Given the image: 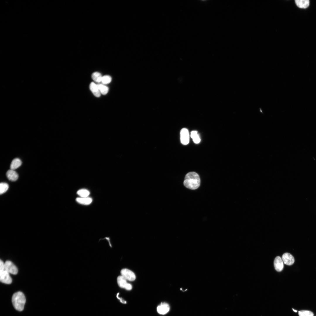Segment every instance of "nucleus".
Returning a JSON list of instances; mask_svg holds the SVG:
<instances>
[{"instance_id":"1","label":"nucleus","mask_w":316,"mask_h":316,"mask_svg":"<svg viewBox=\"0 0 316 316\" xmlns=\"http://www.w3.org/2000/svg\"><path fill=\"white\" fill-rule=\"evenodd\" d=\"M200 184V177L196 173L190 172L186 175L183 184L187 188L191 190H195L199 187Z\"/></svg>"},{"instance_id":"2","label":"nucleus","mask_w":316,"mask_h":316,"mask_svg":"<svg viewBox=\"0 0 316 316\" xmlns=\"http://www.w3.org/2000/svg\"><path fill=\"white\" fill-rule=\"evenodd\" d=\"M12 301L15 308L19 311H22L24 309L26 299L23 293L18 291L15 293L13 295Z\"/></svg>"},{"instance_id":"3","label":"nucleus","mask_w":316,"mask_h":316,"mask_svg":"<svg viewBox=\"0 0 316 316\" xmlns=\"http://www.w3.org/2000/svg\"><path fill=\"white\" fill-rule=\"evenodd\" d=\"M117 284L120 287L128 291L132 289V285L128 283L127 281V280L121 275L117 277Z\"/></svg>"},{"instance_id":"4","label":"nucleus","mask_w":316,"mask_h":316,"mask_svg":"<svg viewBox=\"0 0 316 316\" xmlns=\"http://www.w3.org/2000/svg\"><path fill=\"white\" fill-rule=\"evenodd\" d=\"M121 274V275L127 280L133 281L135 279L136 276L134 273L128 269L124 268L122 269Z\"/></svg>"},{"instance_id":"5","label":"nucleus","mask_w":316,"mask_h":316,"mask_svg":"<svg viewBox=\"0 0 316 316\" xmlns=\"http://www.w3.org/2000/svg\"><path fill=\"white\" fill-rule=\"evenodd\" d=\"M4 270L7 271L9 273L13 274H16L18 272V269L10 261H6L4 263Z\"/></svg>"},{"instance_id":"6","label":"nucleus","mask_w":316,"mask_h":316,"mask_svg":"<svg viewBox=\"0 0 316 316\" xmlns=\"http://www.w3.org/2000/svg\"><path fill=\"white\" fill-rule=\"evenodd\" d=\"M180 140L181 143L184 145L188 144L189 142V135L188 130L183 128L180 132Z\"/></svg>"},{"instance_id":"7","label":"nucleus","mask_w":316,"mask_h":316,"mask_svg":"<svg viewBox=\"0 0 316 316\" xmlns=\"http://www.w3.org/2000/svg\"><path fill=\"white\" fill-rule=\"evenodd\" d=\"M0 280L1 282L7 284H11L12 282L9 273L5 270L0 272Z\"/></svg>"},{"instance_id":"8","label":"nucleus","mask_w":316,"mask_h":316,"mask_svg":"<svg viewBox=\"0 0 316 316\" xmlns=\"http://www.w3.org/2000/svg\"><path fill=\"white\" fill-rule=\"evenodd\" d=\"M282 259L284 264L288 265H292L295 261L293 255L288 253H285L283 255Z\"/></svg>"},{"instance_id":"9","label":"nucleus","mask_w":316,"mask_h":316,"mask_svg":"<svg viewBox=\"0 0 316 316\" xmlns=\"http://www.w3.org/2000/svg\"><path fill=\"white\" fill-rule=\"evenodd\" d=\"M170 309L169 305L166 303H161L157 308V311L160 314L164 315L167 313Z\"/></svg>"},{"instance_id":"10","label":"nucleus","mask_w":316,"mask_h":316,"mask_svg":"<svg viewBox=\"0 0 316 316\" xmlns=\"http://www.w3.org/2000/svg\"><path fill=\"white\" fill-rule=\"evenodd\" d=\"M274 263V268L276 271L280 272L284 268L283 262L280 256L275 257Z\"/></svg>"},{"instance_id":"11","label":"nucleus","mask_w":316,"mask_h":316,"mask_svg":"<svg viewBox=\"0 0 316 316\" xmlns=\"http://www.w3.org/2000/svg\"><path fill=\"white\" fill-rule=\"evenodd\" d=\"M6 176L9 180L12 181H16L18 177L17 173L14 170L11 169L7 171Z\"/></svg>"},{"instance_id":"12","label":"nucleus","mask_w":316,"mask_h":316,"mask_svg":"<svg viewBox=\"0 0 316 316\" xmlns=\"http://www.w3.org/2000/svg\"><path fill=\"white\" fill-rule=\"evenodd\" d=\"M90 88L93 95L97 97H99L101 95V93L99 90L97 84L94 82H91L90 85Z\"/></svg>"},{"instance_id":"13","label":"nucleus","mask_w":316,"mask_h":316,"mask_svg":"<svg viewBox=\"0 0 316 316\" xmlns=\"http://www.w3.org/2000/svg\"><path fill=\"white\" fill-rule=\"evenodd\" d=\"M295 1L297 6L300 8H306L309 6V0H295Z\"/></svg>"},{"instance_id":"14","label":"nucleus","mask_w":316,"mask_h":316,"mask_svg":"<svg viewBox=\"0 0 316 316\" xmlns=\"http://www.w3.org/2000/svg\"><path fill=\"white\" fill-rule=\"evenodd\" d=\"M76 200L78 203L86 205L90 204L92 201V199L88 197H78Z\"/></svg>"},{"instance_id":"15","label":"nucleus","mask_w":316,"mask_h":316,"mask_svg":"<svg viewBox=\"0 0 316 316\" xmlns=\"http://www.w3.org/2000/svg\"><path fill=\"white\" fill-rule=\"evenodd\" d=\"M22 164L21 160L19 158H16L14 159L10 165L11 169L14 170L19 167Z\"/></svg>"},{"instance_id":"16","label":"nucleus","mask_w":316,"mask_h":316,"mask_svg":"<svg viewBox=\"0 0 316 316\" xmlns=\"http://www.w3.org/2000/svg\"><path fill=\"white\" fill-rule=\"evenodd\" d=\"M190 136L194 143L197 144L200 141V139L196 131H192L191 133Z\"/></svg>"},{"instance_id":"17","label":"nucleus","mask_w":316,"mask_h":316,"mask_svg":"<svg viewBox=\"0 0 316 316\" xmlns=\"http://www.w3.org/2000/svg\"><path fill=\"white\" fill-rule=\"evenodd\" d=\"M99 90L102 94L105 95L108 93L109 88L103 84H97Z\"/></svg>"},{"instance_id":"18","label":"nucleus","mask_w":316,"mask_h":316,"mask_svg":"<svg viewBox=\"0 0 316 316\" xmlns=\"http://www.w3.org/2000/svg\"><path fill=\"white\" fill-rule=\"evenodd\" d=\"M102 76L101 74L98 72H95L92 74V79L97 83L101 82Z\"/></svg>"},{"instance_id":"19","label":"nucleus","mask_w":316,"mask_h":316,"mask_svg":"<svg viewBox=\"0 0 316 316\" xmlns=\"http://www.w3.org/2000/svg\"><path fill=\"white\" fill-rule=\"evenodd\" d=\"M90 192L85 189H82L77 192V194L81 197H87L90 195Z\"/></svg>"},{"instance_id":"20","label":"nucleus","mask_w":316,"mask_h":316,"mask_svg":"<svg viewBox=\"0 0 316 316\" xmlns=\"http://www.w3.org/2000/svg\"><path fill=\"white\" fill-rule=\"evenodd\" d=\"M9 188L8 184L6 183H1L0 184V194H2L5 193Z\"/></svg>"},{"instance_id":"21","label":"nucleus","mask_w":316,"mask_h":316,"mask_svg":"<svg viewBox=\"0 0 316 316\" xmlns=\"http://www.w3.org/2000/svg\"><path fill=\"white\" fill-rule=\"evenodd\" d=\"M299 316H313V313L311 311L306 310H302L298 312Z\"/></svg>"},{"instance_id":"22","label":"nucleus","mask_w":316,"mask_h":316,"mask_svg":"<svg viewBox=\"0 0 316 316\" xmlns=\"http://www.w3.org/2000/svg\"><path fill=\"white\" fill-rule=\"evenodd\" d=\"M111 80V77L109 75H105L102 77L101 82L102 84H106L110 83Z\"/></svg>"},{"instance_id":"23","label":"nucleus","mask_w":316,"mask_h":316,"mask_svg":"<svg viewBox=\"0 0 316 316\" xmlns=\"http://www.w3.org/2000/svg\"><path fill=\"white\" fill-rule=\"evenodd\" d=\"M4 270V263L1 260L0 261V272Z\"/></svg>"},{"instance_id":"24","label":"nucleus","mask_w":316,"mask_h":316,"mask_svg":"<svg viewBox=\"0 0 316 316\" xmlns=\"http://www.w3.org/2000/svg\"><path fill=\"white\" fill-rule=\"evenodd\" d=\"M116 297L119 300L120 302H121L123 304H126V301L123 300V299L122 298L119 297L118 293H117V294Z\"/></svg>"},{"instance_id":"25","label":"nucleus","mask_w":316,"mask_h":316,"mask_svg":"<svg viewBox=\"0 0 316 316\" xmlns=\"http://www.w3.org/2000/svg\"><path fill=\"white\" fill-rule=\"evenodd\" d=\"M292 310H293V311H294V312H297V311L296 310H295L294 309H292Z\"/></svg>"}]
</instances>
